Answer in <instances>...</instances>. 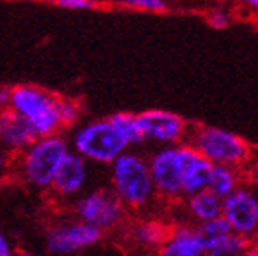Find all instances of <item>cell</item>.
<instances>
[{"label": "cell", "instance_id": "6da1fadb", "mask_svg": "<svg viewBox=\"0 0 258 256\" xmlns=\"http://www.w3.org/2000/svg\"><path fill=\"white\" fill-rule=\"evenodd\" d=\"M72 152L64 136L37 138L24 152L15 158V170L20 181L37 190H50L53 177L64 158Z\"/></svg>", "mask_w": 258, "mask_h": 256}, {"label": "cell", "instance_id": "7a4b0ae2", "mask_svg": "<svg viewBox=\"0 0 258 256\" xmlns=\"http://www.w3.org/2000/svg\"><path fill=\"white\" fill-rule=\"evenodd\" d=\"M6 108L15 112L33 128L37 138L57 136L62 130L59 117V95L33 84H19L8 90Z\"/></svg>", "mask_w": 258, "mask_h": 256}, {"label": "cell", "instance_id": "3957f363", "mask_svg": "<svg viewBox=\"0 0 258 256\" xmlns=\"http://www.w3.org/2000/svg\"><path fill=\"white\" fill-rule=\"evenodd\" d=\"M112 192L123 207L143 209L154 200L156 188L149 161L134 152H124L112 165Z\"/></svg>", "mask_w": 258, "mask_h": 256}, {"label": "cell", "instance_id": "277c9868", "mask_svg": "<svg viewBox=\"0 0 258 256\" xmlns=\"http://www.w3.org/2000/svg\"><path fill=\"white\" fill-rule=\"evenodd\" d=\"M70 150L86 163L112 165L128 150V143L108 119H99L75 128L70 139Z\"/></svg>", "mask_w": 258, "mask_h": 256}, {"label": "cell", "instance_id": "5b68a950", "mask_svg": "<svg viewBox=\"0 0 258 256\" xmlns=\"http://www.w3.org/2000/svg\"><path fill=\"white\" fill-rule=\"evenodd\" d=\"M190 147L213 167L238 168L249 161L251 148L240 136L216 126H198L192 134Z\"/></svg>", "mask_w": 258, "mask_h": 256}, {"label": "cell", "instance_id": "8992f818", "mask_svg": "<svg viewBox=\"0 0 258 256\" xmlns=\"http://www.w3.org/2000/svg\"><path fill=\"white\" fill-rule=\"evenodd\" d=\"M75 220L95 227L97 231L112 229L123 220L124 207L112 190L97 188L81 194L74 203Z\"/></svg>", "mask_w": 258, "mask_h": 256}, {"label": "cell", "instance_id": "52a82bcc", "mask_svg": "<svg viewBox=\"0 0 258 256\" xmlns=\"http://www.w3.org/2000/svg\"><path fill=\"white\" fill-rule=\"evenodd\" d=\"M103 232L79 220H68L53 225L46 234L44 245L51 256H72L85 251L101 240Z\"/></svg>", "mask_w": 258, "mask_h": 256}, {"label": "cell", "instance_id": "ba28073f", "mask_svg": "<svg viewBox=\"0 0 258 256\" xmlns=\"http://www.w3.org/2000/svg\"><path fill=\"white\" fill-rule=\"evenodd\" d=\"M222 218L234 234L254 238L258 232V194L249 187H238L222 200Z\"/></svg>", "mask_w": 258, "mask_h": 256}, {"label": "cell", "instance_id": "9c48e42d", "mask_svg": "<svg viewBox=\"0 0 258 256\" xmlns=\"http://www.w3.org/2000/svg\"><path fill=\"white\" fill-rule=\"evenodd\" d=\"M136 117L143 141L174 147L187 134L185 119L167 110H145L141 113H136Z\"/></svg>", "mask_w": 258, "mask_h": 256}, {"label": "cell", "instance_id": "30bf717a", "mask_svg": "<svg viewBox=\"0 0 258 256\" xmlns=\"http://www.w3.org/2000/svg\"><path fill=\"white\" fill-rule=\"evenodd\" d=\"M149 170L156 192L165 198H178L181 194L178 147H163L149 159Z\"/></svg>", "mask_w": 258, "mask_h": 256}, {"label": "cell", "instance_id": "8fae6325", "mask_svg": "<svg viewBox=\"0 0 258 256\" xmlns=\"http://www.w3.org/2000/svg\"><path fill=\"white\" fill-rule=\"evenodd\" d=\"M179 172H181V194L194 196L207 190L213 165L202 158L190 145H179Z\"/></svg>", "mask_w": 258, "mask_h": 256}, {"label": "cell", "instance_id": "7c38bea8", "mask_svg": "<svg viewBox=\"0 0 258 256\" xmlns=\"http://www.w3.org/2000/svg\"><path fill=\"white\" fill-rule=\"evenodd\" d=\"M88 163L83 158H79L77 154L70 152L62 161V165L59 167L57 174H55L50 190H53L59 198L79 196L88 185Z\"/></svg>", "mask_w": 258, "mask_h": 256}, {"label": "cell", "instance_id": "4fadbf2b", "mask_svg": "<svg viewBox=\"0 0 258 256\" xmlns=\"http://www.w3.org/2000/svg\"><path fill=\"white\" fill-rule=\"evenodd\" d=\"M37 139L33 128L10 108L0 110V148L17 158Z\"/></svg>", "mask_w": 258, "mask_h": 256}, {"label": "cell", "instance_id": "5bb4252c", "mask_svg": "<svg viewBox=\"0 0 258 256\" xmlns=\"http://www.w3.org/2000/svg\"><path fill=\"white\" fill-rule=\"evenodd\" d=\"M159 256H205V251L196 229L176 227L159 247Z\"/></svg>", "mask_w": 258, "mask_h": 256}, {"label": "cell", "instance_id": "9a60e30c", "mask_svg": "<svg viewBox=\"0 0 258 256\" xmlns=\"http://www.w3.org/2000/svg\"><path fill=\"white\" fill-rule=\"evenodd\" d=\"M189 212L198 223H207L222 218V200L213 192L204 190L189 198Z\"/></svg>", "mask_w": 258, "mask_h": 256}, {"label": "cell", "instance_id": "2e32d148", "mask_svg": "<svg viewBox=\"0 0 258 256\" xmlns=\"http://www.w3.org/2000/svg\"><path fill=\"white\" fill-rule=\"evenodd\" d=\"M240 187V176L236 168L231 167H213L211 177H209L207 190L213 192L220 200H225Z\"/></svg>", "mask_w": 258, "mask_h": 256}, {"label": "cell", "instance_id": "e0dca14e", "mask_svg": "<svg viewBox=\"0 0 258 256\" xmlns=\"http://www.w3.org/2000/svg\"><path fill=\"white\" fill-rule=\"evenodd\" d=\"M169 231L170 229H167L163 223L149 220V222L138 223L132 229V240L138 245L147 247V249H150V247H161L163 241L167 240V236H169Z\"/></svg>", "mask_w": 258, "mask_h": 256}, {"label": "cell", "instance_id": "ac0fdd59", "mask_svg": "<svg viewBox=\"0 0 258 256\" xmlns=\"http://www.w3.org/2000/svg\"><path fill=\"white\" fill-rule=\"evenodd\" d=\"M196 232H198L200 240H202V245H204L205 256H207L209 252L214 251L233 231H231V227L224 222V218H218V220H213V222L200 223V225L196 227Z\"/></svg>", "mask_w": 258, "mask_h": 256}, {"label": "cell", "instance_id": "d6986e66", "mask_svg": "<svg viewBox=\"0 0 258 256\" xmlns=\"http://www.w3.org/2000/svg\"><path fill=\"white\" fill-rule=\"evenodd\" d=\"M108 121L114 124L115 130L121 134V138L128 143V147L143 143V138H141V132H139V124H138L136 113H128V112L114 113V115H110L108 117Z\"/></svg>", "mask_w": 258, "mask_h": 256}, {"label": "cell", "instance_id": "ffe728a7", "mask_svg": "<svg viewBox=\"0 0 258 256\" xmlns=\"http://www.w3.org/2000/svg\"><path fill=\"white\" fill-rule=\"evenodd\" d=\"M251 243L247 238H242L238 234L231 232L222 243H220L214 251H211L207 256H242L245 252H249Z\"/></svg>", "mask_w": 258, "mask_h": 256}, {"label": "cell", "instance_id": "44dd1931", "mask_svg": "<svg viewBox=\"0 0 258 256\" xmlns=\"http://www.w3.org/2000/svg\"><path fill=\"white\" fill-rule=\"evenodd\" d=\"M81 115V106L77 101L70 97H59V117L60 123H62V128L64 126H72L79 121Z\"/></svg>", "mask_w": 258, "mask_h": 256}, {"label": "cell", "instance_id": "7402d4cb", "mask_svg": "<svg viewBox=\"0 0 258 256\" xmlns=\"http://www.w3.org/2000/svg\"><path fill=\"white\" fill-rule=\"evenodd\" d=\"M229 20H231V17H229L227 10H224V8H214V10L209 11V15H207V22L213 26V28H216V30L227 28Z\"/></svg>", "mask_w": 258, "mask_h": 256}, {"label": "cell", "instance_id": "603a6c76", "mask_svg": "<svg viewBox=\"0 0 258 256\" xmlns=\"http://www.w3.org/2000/svg\"><path fill=\"white\" fill-rule=\"evenodd\" d=\"M124 6L143 11H154V13L167 10V4L161 2V0H128V2H124Z\"/></svg>", "mask_w": 258, "mask_h": 256}, {"label": "cell", "instance_id": "cb8c5ba5", "mask_svg": "<svg viewBox=\"0 0 258 256\" xmlns=\"http://www.w3.org/2000/svg\"><path fill=\"white\" fill-rule=\"evenodd\" d=\"M57 6L62 8V10H74V11H85L95 8V4L90 2V0H59Z\"/></svg>", "mask_w": 258, "mask_h": 256}, {"label": "cell", "instance_id": "d4e9b609", "mask_svg": "<svg viewBox=\"0 0 258 256\" xmlns=\"http://www.w3.org/2000/svg\"><path fill=\"white\" fill-rule=\"evenodd\" d=\"M13 165H15V158L6 152L4 148H0V179H4L11 172Z\"/></svg>", "mask_w": 258, "mask_h": 256}, {"label": "cell", "instance_id": "484cf974", "mask_svg": "<svg viewBox=\"0 0 258 256\" xmlns=\"http://www.w3.org/2000/svg\"><path fill=\"white\" fill-rule=\"evenodd\" d=\"M15 249H13V243H11V240L8 238V234H6L2 229H0V256H15Z\"/></svg>", "mask_w": 258, "mask_h": 256}, {"label": "cell", "instance_id": "4316f807", "mask_svg": "<svg viewBox=\"0 0 258 256\" xmlns=\"http://www.w3.org/2000/svg\"><path fill=\"white\" fill-rule=\"evenodd\" d=\"M247 181H249V185H251L249 188H253L258 194V159L247 167Z\"/></svg>", "mask_w": 258, "mask_h": 256}, {"label": "cell", "instance_id": "83f0119b", "mask_svg": "<svg viewBox=\"0 0 258 256\" xmlns=\"http://www.w3.org/2000/svg\"><path fill=\"white\" fill-rule=\"evenodd\" d=\"M6 97H8V90H4L0 86V110L6 108Z\"/></svg>", "mask_w": 258, "mask_h": 256}, {"label": "cell", "instance_id": "f1b7e54d", "mask_svg": "<svg viewBox=\"0 0 258 256\" xmlns=\"http://www.w3.org/2000/svg\"><path fill=\"white\" fill-rule=\"evenodd\" d=\"M247 6H249V8H253V10L258 11V0H249Z\"/></svg>", "mask_w": 258, "mask_h": 256}, {"label": "cell", "instance_id": "f546056e", "mask_svg": "<svg viewBox=\"0 0 258 256\" xmlns=\"http://www.w3.org/2000/svg\"><path fill=\"white\" fill-rule=\"evenodd\" d=\"M249 256H258V245L253 247V249H249Z\"/></svg>", "mask_w": 258, "mask_h": 256}, {"label": "cell", "instance_id": "4dcf8cb0", "mask_svg": "<svg viewBox=\"0 0 258 256\" xmlns=\"http://www.w3.org/2000/svg\"><path fill=\"white\" fill-rule=\"evenodd\" d=\"M15 256H37V254H33V252H26V251H22V252H17Z\"/></svg>", "mask_w": 258, "mask_h": 256}, {"label": "cell", "instance_id": "1f68e13d", "mask_svg": "<svg viewBox=\"0 0 258 256\" xmlns=\"http://www.w3.org/2000/svg\"><path fill=\"white\" fill-rule=\"evenodd\" d=\"M254 240H256V241H258V232H256V234H254Z\"/></svg>", "mask_w": 258, "mask_h": 256}, {"label": "cell", "instance_id": "d6a6232c", "mask_svg": "<svg viewBox=\"0 0 258 256\" xmlns=\"http://www.w3.org/2000/svg\"><path fill=\"white\" fill-rule=\"evenodd\" d=\"M242 256H249V252H245V254H242Z\"/></svg>", "mask_w": 258, "mask_h": 256}]
</instances>
